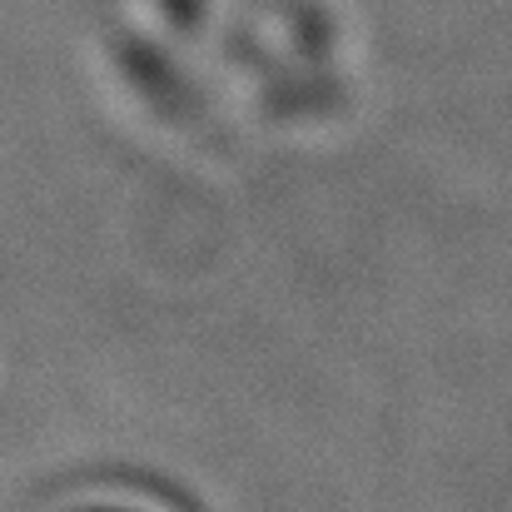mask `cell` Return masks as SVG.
I'll list each match as a JSON object with an SVG mask.
<instances>
[{
    "label": "cell",
    "mask_w": 512,
    "mask_h": 512,
    "mask_svg": "<svg viewBox=\"0 0 512 512\" xmlns=\"http://www.w3.org/2000/svg\"><path fill=\"white\" fill-rule=\"evenodd\" d=\"M60 512H160V508L130 503V498H90V503H75V508H60Z\"/></svg>",
    "instance_id": "cell-1"
}]
</instances>
